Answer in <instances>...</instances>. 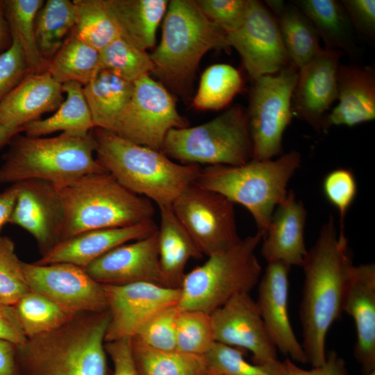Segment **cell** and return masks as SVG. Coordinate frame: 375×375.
Here are the masks:
<instances>
[{"instance_id": "6da1fadb", "label": "cell", "mask_w": 375, "mask_h": 375, "mask_svg": "<svg viewBox=\"0 0 375 375\" xmlns=\"http://www.w3.org/2000/svg\"><path fill=\"white\" fill-rule=\"evenodd\" d=\"M354 266L346 235L338 234L335 219L330 215L301 266L304 274L299 308L301 345L312 367L326 360V336L343 312Z\"/></svg>"}, {"instance_id": "7a4b0ae2", "label": "cell", "mask_w": 375, "mask_h": 375, "mask_svg": "<svg viewBox=\"0 0 375 375\" xmlns=\"http://www.w3.org/2000/svg\"><path fill=\"white\" fill-rule=\"evenodd\" d=\"M107 310L78 313L53 331L16 345L19 375H107Z\"/></svg>"}, {"instance_id": "3957f363", "label": "cell", "mask_w": 375, "mask_h": 375, "mask_svg": "<svg viewBox=\"0 0 375 375\" xmlns=\"http://www.w3.org/2000/svg\"><path fill=\"white\" fill-rule=\"evenodd\" d=\"M92 133L100 165L126 189L158 208L172 206L181 192L195 183L201 169L199 165L176 162L160 151L105 129L94 128Z\"/></svg>"}, {"instance_id": "277c9868", "label": "cell", "mask_w": 375, "mask_h": 375, "mask_svg": "<svg viewBox=\"0 0 375 375\" xmlns=\"http://www.w3.org/2000/svg\"><path fill=\"white\" fill-rule=\"evenodd\" d=\"M92 131L86 136L15 135L0 166V183L40 179L61 188L83 176L106 172L95 157Z\"/></svg>"}, {"instance_id": "5b68a950", "label": "cell", "mask_w": 375, "mask_h": 375, "mask_svg": "<svg viewBox=\"0 0 375 375\" xmlns=\"http://www.w3.org/2000/svg\"><path fill=\"white\" fill-rule=\"evenodd\" d=\"M58 189L64 208L60 241L88 231L153 219V202L126 189L108 172L83 176Z\"/></svg>"}, {"instance_id": "8992f818", "label": "cell", "mask_w": 375, "mask_h": 375, "mask_svg": "<svg viewBox=\"0 0 375 375\" xmlns=\"http://www.w3.org/2000/svg\"><path fill=\"white\" fill-rule=\"evenodd\" d=\"M301 162V153L292 150L276 159L251 160L239 166H206L201 167L195 183L243 206L252 215L258 231L265 235Z\"/></svg>"}, {"instance_id": "52a82bcc", "label": "cell", "mask_w": 375, "mask_h": 375, "mask_svg": "<svg viewBox=\"0 0 375 375\" xmlns=\"http://www.w3.org/2000/svg\"><path fill=\"white\" fill-rule=\"evenodd\" d=\"M229 48L227 34L206 17L197 1L172 0L165 13L160 42L150 54L153 72L183 91L189 87L206 52Z\"/></svg>"}, {"instance_id": "ba28073f", "label": "cell", "mask_w": 375, "mask_h": 375, "mask_svg": "<svg viewBox=\"0 0 375 375\" xmlns=\"http://www.w3.org/2000/svg\"><path fill=\"white\" fill-rule=\"evenodd\" d=\"M263 236L257 231L234 247L208 256L204 263L185 273L178 308L210 314L233 297L249 293L261 276L255 251Z\"/></svg>"}, {"instance_id": "9c48e42d", "label": "cell", "mask_w": 375, "mask_h": 375, "mask_svg": "<svg viewBox=\"0 0 375 375\" xmlns=\"http://www.w3.org/2000/svg\"><path fill=\"white\" fill-rule=\"evenodd\" d=\"M161 151L184 165H244L253 154L247 114L234 106L203 124L172 128Z\"/></svg>"}, {"instance_id": "30bf717a", "label": "cell", "mask_w": 375, "mask_h": 375, "mask_svg": "<svg viewBox=\"0 0 375 375\" xmlns=\"http://www.w3.org/2000/svg\"><path fill=\"white\" fill-rule=\"evenodd\" d=\"M298 69L290 65L276 74L253 80L247 112L252 160H270L283 154V133L293 116L291 101Z\"/></svg>"}, {"instance_id": "8fae6325", "label": "cell", "mask_w": 375, "mask_h": 375, "mask_svg": "<svg viewBox=\"0 0 375 375\" xmlns=\"http://www.w3.org/2000/svg\"><path fill=\"white\" fill-rule=\"evenodd\" d=\"M172 209L203 253L208 257L240 242L234 203L195 183L174 199Z\"/></svg>"}, {"instance_id": "7c38bea8", "label": "cell", "mask_w": 375, "mask_h": 375, "mask_svg": "<svg viewBox=\"0 0 375 375\" xmlns=\"http://www.w3.org/2000/svg\"><path fill=\"white\" fill-rule=\"evenodd\" d=\"M188 126L172 95L148 74L133 82L131 98L113 133L161 151L169 131Z\"/></svg>"}, {"instance_id": "4fadbf2b", "label": "cell", "mask_w": 375, "mask_h": 375, "mask_svg": "<svg viewBox=\"0 0 375 375\" xmlns=\"http://www.w3.org/2000/svg\"><path fill=\"white\" fill-rule=\"evenodd\" d=\"M227 42L238 51L253 80L292 65L276 19L262 1L248 0L245 19L238 29L227 34Z\"/></svg>"}, {"instance_id": "5bb4252c", "label": "cell", "mask_w": 375, "mask_h": 375, "mask_svg": "<svg viewBox=\"0 0 375 375\" xmlns=\"http://www.w3.org/2000/svg\"><path fill=\"white\" fill-rule=\"evenodd\" d=\"M30 290L74 312H100L108 310L103 285L77 265L22 262Z\"/></svg>"}, {"instance_id": "9a60e30c", "label": "cell", "mask_w": 375, "mask_h": 375, "mask_svg": "<svg viewBox=\"0 0 375 375\" xmlns=\"http://www.w3.org/2000/svg\"><path fill=\"white\" fill-rule=\"evenodd\" d=\"M102 285L110 313L105 342L133 338L157 312L177 305L181 297L180 288L148 282Z\"/></svg>"}, {"instance_id": "2e32d148", "label": "cell", "mask_w": 375, "mask_h": 375, "mask_svg": "<svg viewBox=\"0 0 375 375\" xmlns=\"http://www.w3.org/2000/svg\"><path fill=\"white\" fill-rule=\"evenodd\" d=\"M210 315L215 342L251 352L253 363L258 365L280 362L277 349L249 293L233 297Z\"/></svg>"}, {"instance_id": "e0dca14e", "label": "cell", "mask_w": 375, "mask_h": 375, "mask_svg": "<svg viewBox=\"0 0 375 375\" xmlns=\"http://www.w3.org/2000/svg\"><path fill=\"white\" fill-rule=\"evenodd\" d=\"M17 184L18 193L8 223L28 232L43 256L60 241L64 208L59 190L40 179Z\"/></svg>"}, {"instance_id": "ac0fdd59", "label": "cell", "mask_w": 375, "mask_h": 375, "mask_svg": "<svg viewBox=\"0 0 375 375\" xmlns=\"http://www.w3.org/2000/svg\"><path fill=\"white\" fill-rule=\"evenodd\" d=\"M342 55L339 51L323 48L298 69L292 112L318 133L324 132L326 112L338 98L337 74Z\"/></svg>"}, {"instance_id": "d6986e66", "label": "cell", "mask_w": 375, "mask_h": 375, "mask_svg": "<svg viewBox=\"0 0 375 375\" xmlns=\"http://www.w3.org/2000/svg\"><path fill=\"white\" fill-rule=\"evenodd\" d=\"M290 269L283 262H268L259 281L256 302L277 350L292 360L305 364L308 363L307 358L292 329L289 315Z\"/></svg>"}, {"instance_id": "ffe728a7", "label": "cell", "mask_w": 375, "mask_h": 375, "mask_svg": "<svg viewBox=\"0 0 375 375\" xmlns=\"http://www.w3.org/2000/svg\"><path fill=\"white\" fill-rule=\"evenodd\" d=\"M84 269L92 278L102 285L148 282L163 286L157 231L149 236L115 247Z\"/></svg>"}, {"instance_id": "44dd1931", "label": "cell", "mask_w": 375, "mask_h": 375, "mask_svg": "<svg viewBox=\"0 0 375 375\" xmlns=\"http://www.w3.org/2000/svg\"><path fill=\"white\" fill-rule=\"evenodd\" d=\"M342 311L353 320L356 342L354 357L364 375L375 371V265L354 266Z\"/></svg>"}, {"instance_id": "7402d4cb", "label": "cell", "mask_w": 375, "mask_h": 375, "mask_svg": "<svg viewBox=\"0 0 375 375\" xmlns=\"http://www.w3.org/2000/svg\"><path fill=\"white\" fill-rule=\"evenodd\" d=\"M157 229L153 219L126 227L85 231L60 241L34 263L67 262L84 269L115 247L149 236Z\"/></svg>"}, {"instance_id": "603a6c76", "label": "cell", "mask_w": 375, "mask_h": 375, "mask_svg": "<svg viewBox=\"0 0 375 375\" xmlns=\"http://www.w3.org/2000/svg\"><path fill=\"white\" fill-rule=\"evenodd\" d=\"M307 212L292 190L276 207L263 236L261 253L268 262L301 266L308 250L304 240Z\"/></svg>"}, {"instance_id": "cb8c5ba5", "label": "cell", "mask_w": 375, "mask_h": 375, "mask_svg": "<svg viewBox=\"0 0 375 375\" xmlns=\"http://www.w3.org/2000/svg\"><path fill=\"white\" fill-rule=\"evenodd\" d=\"M337 87L338 103L324 119V132L331 126L352 127L375 119L373 67L340 65Z\"/></svg>"}, {"instance_id": "d4e9b609", "label": "cell", "mask_w": 375, "mask_h": 375, "mask_svg": "<svg viewBox=\"0 0 375 375\" xmlns=\"http://www.w3.org/2000/svg\"><path fill=\"white\" fill-rule=\"evenodd\" d=\"M62 85L49 72L28 74L1 102L0 125L24 127L63 101Z\"/></svg>"}, {"instance_id": "484cf974", "label": "cell", "mask_w": 375, "mask_h": 375, "mask_svg": "<svg viewBox=\"0 0 375 375\" xmlns=\"http://www.w3.org/2000/svg\"><path fill=\"white\" fill-rule=\"evenodd\" d=\"M158 250L163 286L180 288L185 267L191 258L203 255L175 216L171 206L160 207Z\"/></svg>"}, {"instance_id": "4316f807", "label": "cell", "mask_w": 375, "mask_h": 375, "mask_svg": "<svg viewBox=\"0 0 375 375\" xmlns=\"http://www.w3.org/2000/svg\"><path fill=\"white\" fill-rule=\"evenodd\" d=\"M265 4L274 16L290 61L299 69L323 49L315 28L293 3L267 0Z\"/></svg>"}, {"instance_id": "83f0119b", "label": "cell", "mask_w": 375, "mask_h": 375, "mask_svg": "<svg viewBox=\"0 0 375 375\" xmlns=\"http://www.w3.org/2000/svg\"><path fill=\"white\" fill-rule=\"evenodd\" d=\"M133 83L100 69L83 86L94 128L114 132L132 96Z\"/></svg>"}, {"instance_id": "f1b7e54d", "label": "cell", "mask_w": 375, "mask_h": 375, "mask_svg": "<svg viewBox=\"0 0 375 375\" xmlns=\"http://www.w3.org/2000/svg\"><path fill=\"white\" fill-rule=\"evenodd\" d=\"M121 37L138 48H151L157 28L166 13L167 0H106Z\"/></svg>"}, {"instance_id": "f546056e", "label": "cell", "mask_w": 375, "mask_h": 375, "mask_svg": "<svg viewBox=\"0 0 375 375\" xmlns=\"http://www.w3.org/2000/svg\"><path fill=\"white\" fill-rule=\"evenodd\" d=\"M310 19L326 49L356 56L355 31L341 1L335 0L292 1Z\"/></svg>"}, {"instance_id": "4dcf8cb0", "label": "cell", "mask_w": 375, "mask_h": 375, "mask_svg": "<svg viewBox=\"0 0 375 375\" xmlns=\"http://www.w3.org/2000/svg\"><path fill=\"white\" fill-rule=\"evenodd\" d=\"M66 98L50 117L30 122L23 131L29 137H44L62 131L74 136H86L94 128L84 97L83 85L76 82L62 85Z\"/></svg>"}, {"instance_id": "1f68e13d", "label": "cell", "mask_w": 375, "mask_h": 375, "mask_svg": "<svg viewBox=\"0 0 375 375\" xmlns=\"http://www.w3.org/2000/svg\"><path fill=\"white\" fill-rule=\"evenodd\" d=\"M99 51L84 42L72 32L49 61L48 72L63 85L76 82L84 86L100 70Z\"/></svg>"}, {"instance_id": "d6a6232c", "label": "cell", "mask_w": 375, "mask_h": 375, "mask_svg": "<svg viewBox=\"0 0 375 375\" xmlns=\"http://www.w3.org/2000/svg\"><path fill=\"white\" fill-rule=\"evenodd\" d=\"M76 19L74 1L47 0L35 19V40L42 57L49 62L73 30Z\"/></svg>"}, {"instance_id": "836d02e7", "label": "cell", "mask_w": 375, "mask_h": 375, "mask_svg": "<svg viewBox=\"0 0 375 375\" xmlns=\"http://www.w3.org/2000/svg\"><path fill=\"white\" fill-rule=\"evenodd\" d=\"M134 361L140 375H208L205 356L151 348L131 338Z\"/></svg>"}, {"instance_id": "e575fe53", "label": "cell", "mask_w": 375, "mask_h": 375, "mask_svg": "<svg viewBox=\"0 0 375 375\" xmlns=\"http://www.w3.org/2000/svg\"><path fill=\"white\" fill-rule=\"evenodd\" d=\"M43 0H4V14L12 39L21 45L30 73L47 72L49 62L40 55L35 40V19Z\"/></svg>"}, {"instance_id": "d590c367", "label": "cell", "mask_w": 375, "mask_h": 375, "mask_svg": "<svg viewBox=\"0 0 375 375\" xmlns=\"http://www.w3.org/2000/svg\"><path fill=\"white\" fill-rule=\"evenodd\" d=\"M14 307L26 338L58 328L78 314L32 290L22 296Z\"/></svg>"}, {"instance_id": "8d00e7d4", "label": "cell", "mask_w": 375, "mask_h": 375, "mask_svg": "<svg viewBox=\"0 0 375 375\" xmlns=\"http://www.w3.org/2000/svg\"><path fill=\"white\" fill-rule=\"evenodd\" d=\"M74 1L76 6V19L72 32L77 38L100 51L121 37L106 0Z\"/></svg>"}, {"instance_id": "74e56055", "label": "cell", "mask_w": 375, "mask_h": 375, "mask_svg": "<svg viewBox=\"0 0 375 375\" xmlns=\"http://www.w3.org/2000/svg\"><path fill=\"white\" fill-rule=\"evenodd\" d=\"M240 72L227 64H215L202 74L192 104L199 110H218L226 106L241 91Z\"/></svg>"}, {"instance_id": "f35d334b", "label": "cell", "mask_w": 375, "mask_h": 375, "mask_svg": "<svg viewBox=\"0 0 375 375\" xmlns=\"http://www.w3.org/2000/svg\"><path fill=\"white\" fill-rule=\"evenodd\" d=\"M100 69L133 83L153 72L150 54L119 37L99 51Z\"/></svg>"}, {"instance_id": "ab89813d", "label": "cell", "mask_w": 375, "mask_h": 375, "mask_svg": "<svg viewBox=\"0 0 375 375\" xmlns=\"http://www.w3.org/2000/svg\"><path fill=\"white\" fill-rule=\"evenodd\" d=\"M247 351L215 342L204 355L209 373L213 375H284L283 362L274 365H258L248 362Z\"/></svg>"}, {"instance_id": "60d3db41", "label": "cell", "mask_w": 375, "mask_h": 375, "mask_svg": "<svg viewBox=\"0 0 375 375\" xmlns=\"http://www.w3.org/2000/svg\"><path fill=\"white\" fill-rule=\"evenodd\" d=\"M215 342L209 313L197 310L179 311L176 322V350L204 356Z\"/></svg>"}, {"instance_id": "b9f144b4", "label": "cell", "mask_w": 375, "mask_h": 375, "mask_svg": "<svg viewBox=\"0 0 375 375\" xmlns=\"http://www.w3.org/2000/svg\"><path fill=\"white\" fill-rule=\"evenodd\" d=\"M14 242L0 235V304L15 306L31 290L26 283Z\"/></svg>"}, {"instance_id": "7bdbcfd3", "label": "cell", "mask_w": 375, "mask_h": 375, "mask_svg": "<svg viewBox=\"0 0 375 375\" xmlns=\"http://www.w3.org/2000/svg\"><path fill=\"white\" fill-rule=\"evenodd\" d=\"M179 311L177 305L161 310L150 318L133 338L155 349L176 350V322Z\"/></svg>"}, {"instance_id": "ee69618b", "label": "cell", "mask_w": 375, "mask_h": 375, "mask_svg": "<svg viewBox=\"0 0 375 375\" xmlns=\"http://www.w3.org/2000/svg\"><path fill=\"white\" fill-rule=\"evenodd\" d=\"M324 194L340 216L338 234L345 236L344 222L347 212L357 194V182L351 170L338 168L326 175L322 183Z\"/></svg>"}, {"instance_id": "f6af8a7d", "label": "cell", "mask_w": 375, "mask_h": 375, "mask_svg": "<svg viewBox=\"0 0 375 375\" xmlns=\"http://www.w3.org/2000/svg\"><path fill=\"white\" fill-rule=\"evenodd\" d=\"M197 1L206 17L226 34L238 29L247 15L248 0H199Z\"/></svg>"}, {"instance_id": "bcb514c9", "label": "cell", "mask_w": 375, "mask_h": 375, "mask_svg": "<svg viewBox=\"0 0 375 375\" xmlns=\"http://www.w3.org/2000/svg\"><path fill=\"white\" fill-rule=\"evenodd\" d=\"M29 74L24 51L12 39L10 47L0 55V102Z\"/></svg>"}, {"instance_id": "7dc6e473", "label": "cell", "mask_w": 375, "mask_h": 375, "mask_svg": "<svg viewBox=\"0 0 375 375\" xmlns=\"http://www.w3.org/2000/svg\"><path fill=\"white\" fill-rule=\"evenodd\" d=\"M357 33L372 40L375 36V1H340Z\"/></svg>"}, {"instance_id": "c3c4849f", "label": "cell", "mask_w": 375, "mask_h": 375, "mask_svg": "<svg viewBox=\"0 0 375 375\" xmlns=\"http://www.w3.org/2000/svg\"><path fill=\"white\" fill-rule=\"evenodd\" d=\"M104 347L113 363V375H140L132 353L131 338L107 342Z\"/></svg>"}, {"instance_id": "681fc988", "label": "cell", "mask_w": 375, "mask_h": 375, "mask_svg": "<svg viewBox=\"0 0 375 375\" xmlns=\"http://www.w3.org/2000/svg\"><path fill=\"white\" fill-rule=\"evenodd\" d=\"M284 375H349L345 360L335 351L326 354L325 362L311 369H304L295 365L291 359L284 362Z\"/></svg>"}, {"instance_id": "f907efd6", "label": "cell", "mask_w": 375, "mask_h": 375, "mask_svg": "<svg viewBox=\"0 0 375 375\" xmlns=\"http://www.w3.org/2000/svg\"><path fill=\"white\" fill-rule=\"evenodd\" d=\"M26 339L14 306L0 304V340L17 345L25 342Z\"/></svg>"}, {"instance_id": "816d5d0a", "label": "cell", "mask_w": 375, "mask_h": 375, "mask_svg": "<svg viewBox=\"0 0 375 375\" xmlns=\"http://www.w3.org/2000/svg\"><path fill=\"white\" fill-rule=\"evenodd\" d=\"M0 375H19L16 345L4 340H0Z\"/></svg>"}, {"instance_id": "f5cc1de1", "label": "cell", "mask_w": 375, "mask_h": 375, "mask_svg": "<svg viewBox=\"0 0 375 375\" xmlns=\"http://www.w3.org/2000/svg\"><path fill=\"white\" fill-rule=\"evenodd\" d=\"M18 186L12 184L9 188L0 193V231L2 227L8 223L12 214L17 196Z\"/></svg>"}, {"instance_id": "db71d44e", "label": "cell", "mask_w": 375, "mask_h": 375, "mask_svg": "<svg viewBox=\"0 0 375 375\" xmlns=\"http://www.w3.org/2000/svg\"><path fill=\"white\" fill-rule=\"evenodd\" d=\"M12 44V38L7 23L3 1L0 0V55L7 51Z\"/></svg>"}, {"instance_id": "11a10c76", "label": "cell", "mask_w": 375, "mask_h": 375, "mask_svg": "<svg viewBox=\"0 0 375 375\" xmlns=\"http://www.w3.org/2000/svg\"><path fill=\"white\" fill-rule=\"evenodd\" d=\"M24 130L23 127L0 125V149L9 144L10 140Z\"/></svg>"}, {"instance_id": "9f6ffc18", "label": "cell", "mask_w": 375, "mask_h": 375, "mask_svg": "<svg viewBox=\"0 0 375 375\" xmlns=\"http://www.w3.org/2000/svg\"><path fill=\"white\" fill-rule=\"evenodd\" d=\"M365 375H375V371H373L367 374H365Z\"/></svg>"}, {"instance_id": "6f0895ef", "label": "cell", "mask_w": 375, "mask_h": 375, "mask_svg": "<svg viewBox=\"0 0 375 375\" xmlns=\"http://www.w3.org/2000/svg\"><path fill=\"white\" fill-rule=\"evenodd\" d=\"M208 375H213V374H212L209 373V374H208Z\"/></svg>"}]
</instances>
